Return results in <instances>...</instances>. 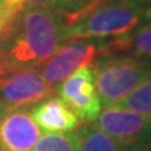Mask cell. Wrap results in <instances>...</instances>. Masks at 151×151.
<instances>
[{
    "instance_id": "12",
    "label": "cell",
    "mask_w": 151,
    "mask_h": 151,
    "mask_svg": "<svg viewBox=\"0 0 151 151\" xmlns=\"http://www.w3.org/2000/svg\"><path fill=\"white\" fill-rule=\"evenodd\" d=\"M151 116V74L119 105L113 106Z\"/></svg>"
},
{
    "instance_id": "1",
    "label": "cell",
    "mask_w": 151,
    "mask_h": 151,
    "mask_svg": "<svg viewBox=\"0 0 151 151\" xmlns=\"http://www.w3.org/2000/svg\"><path fill=\"white\" fill-rule=\"evenodd\" d=\"M64 43V23L58 9L28 5L15 17L0 47V70L4 76L43 65Z\"/></svg>"
},
{
    "instance_id": "20",
    "label": "cell",
    "mask_w": 151,
    "mask_h": 151,
    "mask_svg": "<svg viewBox=\"0 0 151 151\" xmlns=\"http://www.w3.org/2000/svg\"><path fill=\"white\" fill-rule=\"evenodd\" d=\"M0 151H1V150H0Z\"/></svg>"
},
{
    "instance_id": "8",
    "label": "cell",
    "mask_w": 151,
    "mask_h": 151,
    "mask_svg": "<svg viewBox=\"0 0 151 151\" xmlns=\"http://www.w3.org/2000/svg\"><path fill=\"white\" fill-rule=\"evenodd\" d=\"M40 137L29 107L0 105V150L32 151Z\"/></svg>"
},
{
    "instance_id": "2",
    "label": "cell",
    "mask_w": 151,
    "mask_h": 151,
    "mask_svg": "<svg viewBox=\"0 0 151 151\" xmlns=\"http://www.w3.org/2000/svg\"><path fill=\"white\" fill-rule=\"evenodd\" d=\"M59 12L64 23L65 43L78 39L117 38L151 20L150 12L127 0H87L76 10Z\"/></svg>"
},
{
    "instance_id": "15",
    "label": "cell",
    "mask_w": 151,
    "mask_h": 151,
    "mask_svg": "<svg viewBox=\"0 0 151 151\" xmlns=\"http://www.w3.org/2000/svg\"><path fill=\"white\" fill-rule=\"evenodd\" d=\"M17 14L6 5L5 0L0 1V47L6 39Z\"/></svg>"
},
{
    "instance_id": "16",
    "label": "cell",
    "mask_w": 151,
    "mask_h": 151,
    "mask_svg": "<svg viewBox=\"0 0 151 151\" xmlns=\"http://www.w3.org/2000/svg\"><path fill=\"white\" fill-rule=\"evenodd\" d=\"M127 1L151 13V0H127Z\"/></svg>"
},
{
    "instance_id": "10",
    "label": "cell",
    "mask_w": 151,
    "mask_h": 151,
    "mask_svg": "<svg viewBox=\"0 0 151 151\" xmlns=\"http://www.w3.org/2000/svg\"><path fill=\"white\" fill-rule=\"evenodd\" d=\"M107 53H131L151 59V20L129 34L107 39Z\"/></svg>"
},
{
    "instance_id": "9",
    "label": "cell",
    "mask_w": 151,
    "mask_h": 151,
    "mask_svg": "<svg viewBox=\"0 0 151 151\" xmlns=\"http://www.w3.org/2000/svg\"><path fill=\"white\" fill-rule=\"evenodd\" d=\"M30 113L34 122L47 134L70 132L81 125V120L76 116L62 98L54 94L45 97L33 105Z\"/></svg>"
},
{
    "instance_id": "7",
    "label": "cell",
    "mask_w": 151,
    "mask_h": 151,
    "mask_svg": "<svg viewBox=\"0 0 151 151\" xmlns=\"http://www.w3.org/2000/svg\"><path fill=\"white\" fill-rule=\"evenodd\" d=\"M59 97L82 121L94 122L101 112L91 65L79 68L55 87Z\"/></svg>"
},
{
    "instance_id": "14",
    "label": "cell",
    "mask_w": 151,
    "mask_h": 151,
    "mask_svg": "<svg viewBox=\"0 0 151 151\" xmlns=\"http://www.w3.org/2000/svg\"><path fill=\"white\" fill-rule=\"evenodd\" d=\"M87 0H5L6 5L18 15L28 5H48L59 10L72 12L82 6Z\"/></svg>"
},
{
    "instance_id": "6",
    "label": "cell",
    "mask_w": 151,
    "mask_h": 151,
    "mask_svg": "<svg viewBox=\"0 0 151 151\" xmlns=\"http://www.w3.org/2000/svg\"><path fill=\"white\" fill-rule=\"evenodd\" d=\"M53 91L35 68L12 70L0 77V105L4 106L30 107Z\"/></svg>"
},
{
    "instance_id": "4",
    "label": "cell",
    "mask_w": 151,
    "mask_h": 151,
    "mask_svg": "<svg viewBox=\"0 0 151 151\" xmlns=\"http://www.w3.org/2000/svg\"><path fill=\"white\" fill-rule=\"evenodd\" d=\"M92 124L125 151H145L151 146V116L110 107L101 111Z\"/></svg>"
},
{
    "instance_id": "3",
    "label": "cell",
    "mask_w": 151,
    "mask_h": 151,
    "mask_svg": "<svg viewBox=\"0 0 151 151\" xmlns=\"http://www.w3.org/2000/svg\"><path fill=\"white\" fill-rule=\"evenodd\" d=\"M101 106L122 102L151 74V59L131 53H107L91 64Z\"/></svg>"
},
{
    "instance_id": "11",
    "label": "cell",
    "mask_w": 151,
    "mask_h": 151,
    "mask_svg": "<svg viewBox=\"0 0 151 151\" xmlns=\"http://www.w3.org/2000/svg\"><path fill=\"white\" fill-rule=\"evenodd\" d=\"M79 151H125L112 137L92 122L84 124L77 131Z\"/></svg>"
},
{
    "instance_id": "18",
    "label": "cell",
    "mask_w": 151,
    "mask_h": 151,
    "mask_svg": "<svg viewBox=\"0 0 151 151\" xmlns=\"http://www.w3.org/2000/svg\"><path fill=\"white\" fill-rule=\"evenodd\" d=\"M1 76H3V73H1V70H0V77H1Z\"/></svg>"
},
{
    "instance_id": "13",
    "label": "cell",
    "mask_w": 151,
    "mask_h": 151,
    "mask_svg": "<svg viewBox=\"0 0 151 151\" xmlns=\"http://www.w3.org/2000/svg\"><path fill=\"white\" fill-rule=\"evenodd\" d=\"M32 151H79L77 132L45 134L39 137Z\"/></svg>"
},
{
    "instance_id": "17",
    "label": "cell",
    "mask_w": 151,
    "mask_h": 151,
    "mask_svg": "<svg viewBox=\"0 0 151 151\" xmlns=\"http://www.w3.org/2000/svg\"><path fill=\"white\" fill-rule=\"evenodd\" d=\"M145 151H151V146H150V147H149L147 150H145Z\"/></svg>"
},
{
    "instance_id": "19",
    "label": "cell",
    "mask_w": 151,
    "mask_h": 151,
    "mask_svg": "<svg viewBox=\"0 0 151 151\" xmlns=\"http://www.w3.org/2000/svg\"><path fill=\"white\" fill-rule=\"evenodd\" d=\"M0 1H1V0H0Z\"/></svg>"
},
{
    "instance_id": "5",
    "label": "cell",
    "mask_w": 151,
    "mask_h": 151,
    "mask_svg": "<svg viewBox=\"0 0 151 151\" xmlns=\"http://www.w3.org/2000/svg\"><path fill=\"white\" fill-rule=\"evenodd\" d=\"M106 52V39H78L63 44L43 64L40 73L49 87L55 89L79 68L91 65Z\"/></svg>"
}]
</instances>
